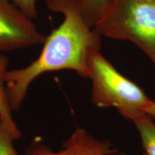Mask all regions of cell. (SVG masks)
Listing matches in <instances>:
<instances>
[{
  "mask_svg": "<svg viewBox=\"0 0 155 155\" xmlns=\"http://www.w3.org/2000/svg\"><path fill=\"white\" fill-rule=\"evenodd\" d=\"M46 5L51 12L63 15L64 19L47 36L36 60L6 73V91L13 111H19L31 83L45 73L71 70L88 78V54L101 49V36L86 25L75 0H46Z\"/></svg>",
  "mask_w": 155,
  "mask_h": 155,
  "instance_id": "6da1fadb",
  "label": "cell"
},
{
  "mask_svg": "<svg viewBox=\"0 0 155 155\" xmlns=\"http://www.w3.org/2000/svg\"><path fill=\"white\" fill-rule=\"evenodd\" d=\"M93 29L101 36L134 43L155 67V0H112Z\"/></svg>",
  "mask_w": 155,
  "mask_h": 155,
  "instance_id": "7a4b0ae2",
  "label": "cell"
},
{
  "mask_svg": "<svg viewBox=\"0 0 155 155\" xmlns=\"http://www.w3.org/2000/svg\"><path fill=\"white\" fill-rule=\"evenodd\" d=\"M87 66L92 83L93 105L114 107L119 112L131 109L144 111L152 102L138 85L124 76L104 58L100 49L89 53Z\"/></svg>",
  "mask_w": 155,
  "mask_h": 155,
  "instance_id": "3957f363",
  "label": "cell"
},
{
  "mask_svg": "<svg viewBox=\"0 0 155 155\" xmlns=\"http://www.w3.org/2000/svg\"><path fill=\"white\" fill-rule=\"evenodd\" d=\"M47 36L10 0H0V53L42 45Z\"/></svg>",
  "mask_w": 155,
  "mask_h": 155,
  "instance_id": "277c9868",
  "label": "cell"
},
{
  "mask_svg": "<svg viewBox=\"0 0 155 155\" xmlns=\"http://www.w3.org/2000/svg\"><path fill=\"white\" fill-rule=\"evenodd\" d=\"M25 155H127L107 139L95 137L83 127H77L55 152L39 138L31 141Z\"/></svg>",
  "mask_w": 155,
  "mask_h": 155,
  "instance_id": "5b68a950",
  "label": "cell"
},
{
  "mask_svg": "<svg viewBox=\"0 0 155 155\" xmlns=\"http://www.w3.org/2000/svg\"><path fill=\"white\" fill-rule=\"evenodd\" d=\"M9 66V59L0 53V121L15 140L22 137V134L13 118V110L7 95L5 87V75Z\"/></svg>",
  "mask_w": 155,
  "mask_h": 155,
  "instance_id": "8992f818",
  "label": "cell"
},
{
  "mask_svg": "<svg viewBox=\"0 0 155 155\" xmlns=\"http://www.w3.org/2000/svg\"><path fill=\"white\" fill-rule=\"evenodd\" d=\"M119 114L137 128L146 154L155 155V123L151 116L141 110H125Z\"/></svg>",
  "mask_w": 155,
  "mask_h": 155,
  "instance_id": "52a82bcc",
  "label": "cell"
},
{
  "mask_svg": "<svg viewBox=\"0 0 155 155\" xmlns=\"http://www.w3.org/2000/svg\"><path fill=\"white\" fill-rule=\"evenodd\" d=\"M111 1L112 0H75L86 25L92 29L105 14Z\"/></svg>",
  "mask_w": 155,
  "mask_h": 155,
  "instance_id": "ba28073f",
  "label": "cell"
},
{
  "mask_svg": "<svg viewBox=\"0 0 155 155\" xmlns=\"http://www.w3.org/2000/svg\"><path fill=\"white\" fill-rule=\"evenodd\" d=\"M13 137L0 121V155H19L14 146Z\"/></svg>",
  "mask_w": 155,
  "mask_h": 155,
  "instance_id": "9c48e42d",
  "label": "cell"
},
{
  "mask_svg": "<svg viewBox=\"0 0 155 155\" xmlns=\"http://www.w3.org/2000/svg\"><path fill=\"white\" fill-rule=\"evenodd\" d=\"M31 19L38 16L37 0H10Z\"/></svg>",
  "mask_w": 155,
  "mask_h": 155,
  "instance_id": "30bf717a",
  "label": "cell"
},
{
  "mask_svg": "<svg viewBox=\"0 0 155 155\" xmlns=\"http://www.w3.org/2000/svg\"><path fill=\"white\" fill-rule=\"evenodd\" d=\"M144 112H145L147 114L151 116L153 119H155V101H152L150 106L147 107L146 109L144 110Z\"/></svg>",
  "mask_w": 155,
  "mask_h": 155,
  "instance_id": "8fae6325",
  "label": "cell"
},
{
  "mask_svg": "<svg viewBox=\"0 0 155 155\" xmlns=\"http://www.w3.org/2000/svg\"><path fill=\"white\" fill-rule=\"evenodd\" d=\"M144 155H145V154H144Z\"/></svg>",
  "mask_w": 155,
  "mask_h": 155,
  "instance_id": "7c38bea8",
  "label": "cell"
}]
</instances>
